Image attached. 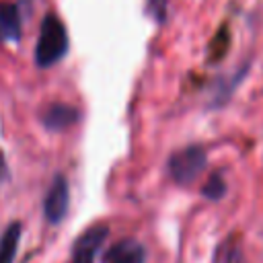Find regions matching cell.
<instances>
[{
	"mask_svg": "<svg viewBox=\"0 0 263 263\" xmlns=\"http://www.w3.org/2000/svg\"><path fill=\"white\" fill-rule=\"evenodd\" d=\"M76 121H78V111L64 103H53L43 113V123L49 129H66Z\"/></svg>",
	"mask_w": 263,
	"mask_h": 263,
	"instance_id": "7",
	"label": "cell"
},
{
	"mask_svg": "<svg viewBox=\"0 0 263 263\" xmlns=\"http://www.w3.org/2000/svg\"><path fill=\"white\" fill-rule=\"evenodd\" d=\"M21 16L18 8L10 2H0V41H18Z\"/></svg>",
	"mask_w": 263,
	"mask_h": 263,
	"instance_id": "6",
	"label": "cell"
},
{
	"mask_svg": "<svg viewBox=\"0 0 263 263\" xmlns=\"http://www.w3.org/2000/svg\"><path fill=\"white\" fill-rule=\"evenodd\" d=\"M68 201H70L68 181H66L62 175H55L53 181H51V185H49V189H47L45 201H43L45 218H47L51 224L62 222V218H64L66 212H68Z\"/></svg>",
	"mask_w": 263,
	"mask_h": 263,
	"instance_id": "4",
	"label": "cell"
},
{
	"mask_svg": "<svg viewBox=\"0 0 263 263\" xmlns=\"http://www.w3.org/2000/svg\"><path fill=\"white\" fill-rule=\"evenodd\" d=\"M144 261H146V249L134 238L117 240L103 255V263H144Z\"/></svg>",
	"mask_w": 263,
	"mask_h": 263,
	"instance_id": "5",
	"label": "cell"
},
{
	"mask_svg": "<svg viewBox=\"0 0 263 263\" xmlns=\"http://www.w3.org/2000/svg\"><path fill=\"white\" fill-rule=\"evenodd\" d=\"M226 263H240V253L238 251H232L230 255H228V261Z\"/></svg>",
	"mask_w": 263,
	"mask_h": 263,
	"instance_id": "11",
	"label": "cell"
},
{
	"mask_svg": "<svg viewBox=\"0 0 263 263\" xmlns=\"http://www.w3.org/2000/svg\"><path fill=\"white\" fill-rule=\"evenodd\" d=\"M21 240V224L12 222L0 236V263H12Z\"/></svg>",
	"mask_w": 263,
	"mask_h": 263,
	"instance_id": "8",
	"label": "cell"
},
{
	"mask_svg": "<svg viewBox=\"0 0 263 263\" xmlns=\"http://www.w3.org/2000/svg\"><path fill=\"white\" fill-rule=\"evenodd\" d=\"M148 10L156 16V21H164L166 16V0H148Z\"/></svg>",
	"mask_w": 263,
	"mask_h": 263,
	"instance_id": "10",
	"label": "cell"
},
{
	"mask_svg": "<svg viewBox=\"0 0 263 263\" xmlns=\"http://www.w3.org/2000/svg\"><path fill=\"white\" fill-rule=\"evenodd\" d=\"M68 51V33L62 21L53 14H47L41 23L37 45H35V62L41 68L53 66Z\"/></svg>",
	"mask_w": 263,
	"mask_h": 263,
	"instance_id": "1",
	"label": "cell"
},
{
	"mask_svg": "<svg viewBox=\"0 0 263 263\" xmlns=\"http://www.w3.org/2000/svg\"><path fill=\"white\" fill-rule=\"evenodd\" d=\"M205 162H208V156L203 148L187 146L168 158V173L177 183L189 185L201 175V171L205 168Z\"/></svg>",
	"mask_w": 263,
	"mask_h": 263,
	"instance_id": "2",
	"label": "cell"
},
{
	"mask_svg": "<svg viewBox=\"0 0 263 263\" xmlns=\"http://www.w3.org/2000/svg\"><path fill=\"white\" fill-rule=\"evenodd\" d=\"M109 228L105 224H95L86 228L72 247V261L70 263H95V255L99 253L101 245L107 238Z\"/></svg>",
	"mask_w": 263,
	"mask_h": 263,
	"instance_id": "3",
	"label": "cell"
},
{
	"mask_svg": "<svg viewBox=\"0 0 263 263\" xmlns=\"http://www.w3.org/2000/svg\"><path fill=\"white\" fill-rule=\"evenodd\" d=\"M224 191H226V183L220 175H212L210 181L203 187V195L210 197V199H220L224 195Z\"/></svg>",
	"mask_w": 263,
	"mask_h": 263,
	"instance_id": "9",
	"label": "cell"
}]
</instances>
